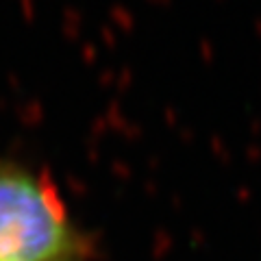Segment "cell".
<instances>
[{
	"instance_id": "1",
	"label": "cell",
	"mask_w": 261,
	"mask_h": 261,
	"mask_svg": "<svg viewBox=\"0 0 261 261\" xmlns=\"http://www.w3.org/2000/svg\"><path fill=\"white\" fill-rule=\"evenodd\" d=\"M87 250L50 178L0 163V261H87Z\"/></svg>"
}]
</instances>
